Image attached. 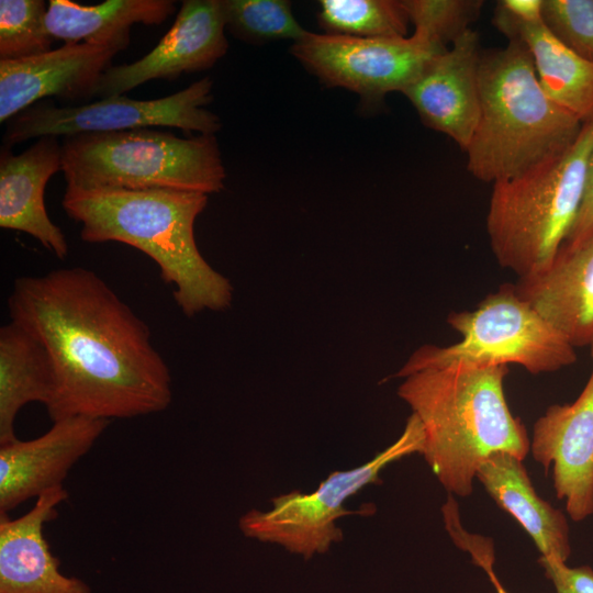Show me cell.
I'll return each mask as SVG.
<instances>
[{
	"label": "cell",
	"instance_id": "cell-12",
	"mask_svg": "<svg viewBox=\"0 0 593 593\" xmlns=\"http://www.w3.org/2000/svg\"><path fill=\"white\" fill-rule=\"evenodd\" d=\"M590 348L593 362V342ZM530 451L545 473L551 468L556 495L570 518L593 515V366L572 403L550 405L534 423Z\"/></svg>",
	"mask_w": 593,
	"mask_h": 593
},
{
	"label": "cell",
	"instance_id": "cell-4",
	"mask_svg": "<svg viewBox=\"0 0 593 593\" xmlns=\"http://www.w3.org/2000/svg\"><path fill=\"white\" fill-rule=\"evenodd\" d=\"M479 89V120L465 152L467 169L481 181L513 179L549 163L583 126L546 94L519 40L481 52Z\"/></svg>",
	"mask_w": 593,
	"mask_h": 593
},
{
	"label": "cell",
	"instance_id": "cell-15",
	"mask_svg": "<svg viewBox=\"0 0 593 593\" xmlns=\"http://www.w3.org/2000/svg\"><path fill=\"white\" fill-rule=\"evenodd\" d=\"M479 36L469 29L436 55L403 94L423 123L466 150L480 113Z\"/></svg>",
	"mask_w": 593,
	"mask_h": 593
},
{
	"label": "cell",
	"instance_id": "cell-24",
	"mask_svg": "<svg viewBox=\"0 0 593 593\" xmlns=\"http://www.w3.org/2000/svg\"><path fill=\"white\" fill-rule=\"evenodd\" d=\"M225 29L236 38L261 44L279 40H302L303 29L286 0H222Z\"/></svg>",
	"mask_w": 593,
	"mask_h": 593
},
{
	"label": "cell",
	"instance_id": "cell-27",
	"mask_svg": "<svg viewBox=\"0 0 593 593\" xmlns=\"http://www.w3.org/2000/svg\"><path fill=\"white\" fill-rule=\"evenodd\" d=\"M542 21L564 46L593 61V0H544Z\"/></svg>",
	"mask_w": 593,
	"mask_h": 593
},
{
	"label": "cell",
	"instance_id": "cell-21",
	"mask_svg": "<svg viewBox=\"0 0 593 593\" xmlns=\"http://www.w3.org/2000/svg\"><path fill=\"white\" fill-rule=\"evenodd\" d=\"M175 11L171 0H107L93 5L49 0L46 26L54 40L65 44L88 43L120 52L130 45L132 25H159Z\"/></svg>",
	"mask_w": 593,
	"mask_h": 593
},
{
	"label": "cell",
	"instance_id": "cell-10",
	"mask_svg": "<svg viewBox=\"0 0 593 593\" xmlns=\"http://www.w3.org/2000/svg\"><path fill=\"white\" fill-rule=\"evenodd\" d=\"M447 48L413 33L398 38H360L307 32L293 56L323 83L358 93L366 103L404 92L427 64Z\"/></svg>",
	"mask_w": 593,
	"mask_h": 593
},
{
	"label": "cell",
	"instance_id": "cell-17",
	"mask_svg": "<svg viewBox=\"0 0 593 593\" xmlns=\"http://www.w3.org/2000/svg\"><path fill=\"white\" fill-rule=\"evenodd\" d=\"M57 171H61V143L56 136H42L18 155L1 146L0 227L26 233L64 259L69 253L67 239L44 203L45 186Z\"/></svg>",
	"mask_w": 593,
	"mask_h": 593
},
{
	"label": "cell",
	"instance_id": "cell-13",
	"mask_svg": "<svg viewBox=\"0 0 593 593\" xmlns=\"http://www.w3.org/2000/svg\"><path fill=\"white\" fill-rule=\"evenodd\" d=\"M115 49L88 43L64 44L44 54L15 60L0 59V122L30 105L55 97L88 103Z\"/></svg>",
	"mask_w": 593,
	"mask_h": 593
},
{
	"label": "cell",
	"instance_id": "cell-1",
	"mask_svg": "<svg viewBox=\"0 0 593 593\" xmlns=\"http://www.w3.org/2000/svg\"><path fill=\"white\" fill-rule=\"evenodd\" d=\"M10 321L45 348L53 369V422L126 419L164 412L172 379L150 329L93 270L59 268L13 281Z\"/></svg>",
	"mask_w": 593,
	"mask_h": 593
},
{
	"label": "cell",
	"instance_id": "cell-25",
	"mask_svg": "<svg viewBox=\"0 0 593 593\" xmlns=\"http://www.w3.org/2000/svg\"><path fill=\"white\" fill-rule=\"evenodd\" d=\"M43 0L0 1V59L15 60L49 52L54 38L46 26Z\"/></svg>",
	"mask_w": 593,
	"mask_h": 593
},
{
	"label": "cell",
	"instance_id": "cell-5",
	"mask_svg": "<svg viewBox=\"0 0 593 593\" xmlns=\"http://www.w3.org/2000/svg\"><path fill=\"white\" fill-rule=\"evenodd\" d=\"M593 148V121L549 163L493 183L486 232L497 262L519 279L547 268L579 214Z\"/></svg>",
	"mask_w": 593,
	"mask_h": 593
},
{
	"label": "cell",
	"instance_id": "cell-14",
	"mask_svg": "<svg viewBox=\"0 0 593 593\" xmlns=\"http://www.w3.org/2000/svg\"><path fill=\"white\" fill-rule=\"evenodd\" d=\"M110 421L74 416L53 422L43 435L0 446V513L63 485L74 465L108 428Z\"/></svg>",
	"mask_w": 593,
	"mask_h": 593
},
{
	"label": "cell",
	"instance_id": "cell-3",
	"mask_svg": "<svg viewBox=\"0 0 593 593\" xmlns=\"http://www.w3.org/2000/svg\"><path fill=\"white\" fill-rule=\"evenodd\" d=\"M508 367L466 362L405 377L398 394L424 430L422 454L441 485L468 496L482 462L496 451L522 460L530 439L504 395Z\"/></svg>",
	"mask_w": 593,
	"mask_h": 593
},
{
	"label": "cell",
	"instance_id": "cell-26",
	"mask_svg": "<svg viewBox=\"0 0 593 593\" xmlns=\"http://www.w3.org/2000/svg\"><path fill=\"white\" fill-rule=\"evenodd\" d=\"M414 32L448 48L480 15L481 0H401Z\"/></svg>",
	"mask_w": 593,
	"mask_h": 593
},
{
	"label": "cell",
	"instance_id": "cell-9",
	"mask_svg": "<svg viewBox=\"0 0 593 593\" xmlns=\"http://www.w3.org/2000/svg\"><path fill=\"white\" fill-rule=\"evenodd\" d=\"M212 86V79L203 77L183 90L153 100H136L122 94L67 107L41 100L4 123L2 145L11 148L42 136L65 137L155 126L215 134L221 130V120L205 109L213 99Z\"/></svg>",
	"mask_w": 593,
	"mask_h": 593
},
{
	"label": "cell",
	"instance_id": "cell-31",
	"mask_svg": "<svg viewBox=\"0 0 593 593\" xmlns=\"http://www.w3.org/2000/svg\"><path fill=\"white\" fill-rule=\"evenodd\" d=\"M494 586H495V590H496V593H507L504 588L501 585L500 581L496 580L494 583Z\"/></svg>",
	"mask_w": 593,
	"mask_h": 593
},
{
	"label": "cell",
	"instance_id": "cell-16",
	"mask_svg": "<svg viewBox=\"0 0 593 593\" xmlns=\"http://www.w3.org/2000/svg\"><path fill=\"white\" fill-rule=\"evenodd\" d=\"M67 499L59 485L37 496L18 518L0 513V593H92L85 581L60 572L44 538V524L56 518Z\"/></svg>",
	"mask_w": 593,
	"mask_h": 593
},
{
	"label": "cell",
	"instance_id": "cell-6",
	"mask_svg": "<svg viewBox=\"0 0 593 593\" xmlns=\"http://www.w3.org/2000/svg\"><path fill=\"white\" fill-rule=\"evenodd\" d=\"M67 189H172L210 194L224 189L215 134L179 137L152 127L63 137Z\"/></svg>",
	"mask_w": 593,
	"mask_h": 593
},
{
	"label": "cell",
	"instance_id": "cell-2",
	"mask_svg": "<svg viewBox=\"0 0 593 593\" xmlns=\"http://www.w3.org/2000/svg\"><path fill=\"white\" fill-rule=\"evenodd\" d=\"M208 194L172 189H67L61 206L80 224V238L118 242L147 255L174 290L181 312L224 311L233 300L230 280L212 268L194 238V222Z\"/></svg>",
	"mask_w": 593,
	"mask_h": 593
},
{
	"label": "cell",
	"instance_id": "cell-11",
	"mask_svg": "<svg viewBox=\"0 0 593 593\" xmlns=\"http://www.w3.org/2000/svg\"><path fill=\"white\" fill-rule=\"evenodd\" d=\"M222 0H184L172 26L146 55L110 66L96 97L122 96L153 79L176 80L182 74L214 66L227 52Z\"/></svg>",
	"mask_w": 593,
	"mask_h": 593
},
{
	"label": "cell",
	"instance_id": "cell-8",
	"mask_svg": "<svg viewBox=\"0 0 593 593\" xmlns=\"http://www.w3.org/2000/svg\"><path fill=\"white\" fill-rule=\"evenodd\" d=\"M424 430L412 414L402 435L369 461L329 473L312 493L291 491L272 499V507L250 510L239 518V529L249 538L278 544L309 559L325 553L343 539L336 521L350 514H367L368 507L350 511L345 501L369 484L381 483L380 472L412 454H422Z\"/></svg>",
	"mask_w": 593,
	"mask_h": 593
},
{
	"label": "cell",
	"instance_id": "cell-30",
	"mask_svg": "<svg viewBox=\"0 0 593 593\" xmlns=\"http://www.w3.org/2000/svg\"><path fill=\"white\" fill-rule=\"evenodd\" d=\"M544 0H501L496 8L510 18L525 23L542 21Z\"/></svg>",
	"mask_w": 593,
	"mask_h": 593
},
{
	"label": "cell",
	"instance_id": "cell-19",
	"mask_svg": "<svg viewBox=\"0 0 593 593\" xmlns=\"http://www.w3.org/2000/svg\"><path fill=\"white\" fill-rule=\"evenodd\" d=\"M477 479L503 511L529 535L540 556L568 561L570 529L564 514L536 493L523 460L507 451L490 455Z\"/></svg>",
	"mask_w": 593,
	"mask_h": 593
},
{
	"label": "cell",
	"instance_id": "cell-28",
	"mask_svg": "<svg viewBox=\"0 0 593 593\" xmlns=\"http://www.w3.org/2000/svg\"><path fill=\"white\" fill-rule=\"evenodd\" d=\"M538 562L556 593H593V569L590 566L569 567L562 560L544 556Z\"/></svg>",
	"mask_w": 593,
	"mask_h": 593
},
{
	"label": "cell",
	"instance_id": "cell-7",
	"mask_svg": "<svg viewBox=\"0 0 593 593\" xmlns=\"http://www.w3.org/2000/svg\"><path fill=\"white\" fill-rule=\"evenodd\" d=\"M447 323L460 336L449 346L416 349L396 377L466 362L518 365L532 374L553 372L577 360L575 347L506 283L488 294L474 310L451 312Z\"/></svg>",
	"mask_w": 593,
	"mask_h": 593
},
{
	"label": "cell",
	"instance_id": "cell-18",
	"mask_svg": "<svg viewBox=\"0 0 593 593\" xmlns=\"http://www.w3.org/2000/svg\"><path fill=\"white\" fill-rule=\"evenodd\" d=\"M515 290L571 345L593 342V234L561 247L544 270L518 279Z\"/></svg>",
	"mask_w": 593,
	"mask_h": 593
},
{
	"label": "cell",
	"instance_id": "cell-23",
	"mask_svg": "<svg viewBox=\"0 0 593 593\" xmlns=\"http://www.w3.org/2000/svg\"><path fill=\"white\" fill-rule=\"evenodd\" d=\"M317 20L326 34L360 38L407 36L409 16L395 0H321Z\"/></svg>",
	"mask_w": 593,
	"mask_h": 593
},
{
	"label": "cell",
	"instance_id": "cell-22",
	"mask_svg": "<svg viewBox=\"0 0 593 593\" xmlns=\"http://www.w3.org/2000/svg\"><path fill=\"white\" fill-rule=\"evenodd\" d=\"M53 369L43 345L22 325L0 328V446L15 441L19 411L32 402L45 407L53 394Z\"/></svg>",
	"mask_w": 593,
	"mask_h": 593
},
{
	"label": "cell",
	"instance_id": "cell-29",
	"mask_svg": "<svg viewBox=\"0 0 593 593\" xmlns=\"http://www.w3.org/2000/svg\"><path fill=\"white\" fill-rule=\"evenodd\" d=\"M593 234V148L589 158L584 195L575 223L563 247H574Z\"/></svg>",
	"mask_w": 593,
	"mask_h": 593
},
{
	"label": "cell",
	"instance_id": "cell-20",
	"mask_svg": "<svg viewBox=\"0 0 593 593\" xmlns=\"http://www.w3.org/2000/svg\"><path fill=\"white\" fill-rule=\"evenodd\" d=\"M494 26L508 40H519L530 54L546 94L583 124L593 121V61L558 41L544 21H516L495 8Z\"/></svg>",
	"mask_w": 593,
	"mask_h": 593
}]
</instances>
